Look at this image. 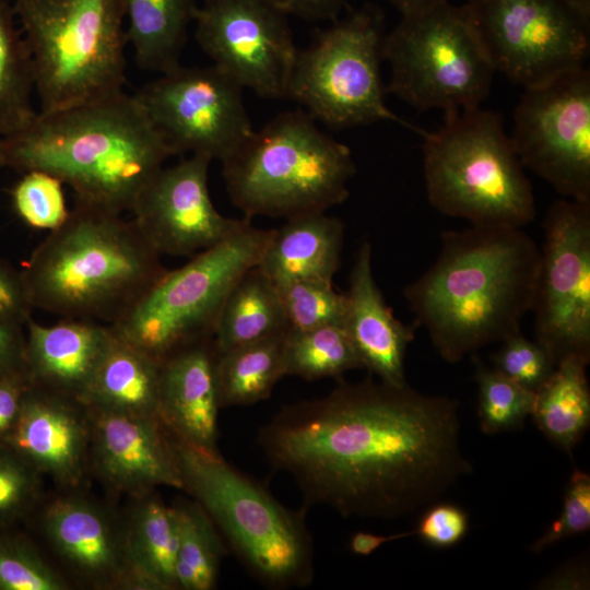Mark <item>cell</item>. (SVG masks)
I'll list each match as a JSON object with an SVG mask.
<instances>
[{
	"label": "cell",
	"mask_w": 590,
	"mask_h": 590,
	"mask_svg": "<svg viewBox=\"0 0 590 590\" xmlns=\"http://www.w3.org/2000/svg\"><path fill=\"white\" fill-rule=\"evenodd\" d=\"M390 67L387 92L417 110L480 107L494 68L465 7L446 2L402 15L382 43Z\"/></svg>",
	"instance_id": "30bf717a"
},
{
	"label": "cell",
	"mask_w": 590,
	"mask_h": 590,
	"mask_svg": "<svg viewBox=\"0 0 590 590\" xmlns=\"http://www.w3.org/2000/svg\"><path fill=\"white\" fill-rule=\"evenodd\" d=\"M415 535V531L397 532L392 534H375L371 532L357 531L350 540V550L353 554L368 556L382 544Z\"/></svg>",
	"instance_id": "7dc6e473"
},
{
	"label": "cell",
	"mask_w": 590,
	"mask_h": 590,
	"mask_svg": "<svg viewBox=\"0 0 590 590\" xmlns=\"http://www.w3.org/2000/svg\"><path fill=\"white\" fill-rule=\"evenodd\" d=\"M172 150L133 95L125 92L52 113H37L0 138V167L42 170L75 192V201L131 211Z\"/></svg>",
	"instance_id": "3957f363"
},
{
	"label": "cell",
	"mask_w": 590,
	"mask_h": 590,
	"mask_svg": "<svg viewBox=\"0 0 590 590\" xmlns=\"http://www.w3.org/2000/svg\"><path fill=\"white\" fill-rule=\"evenodd\" d=\"M15 20L13 5L0 0V138L22 130L37 115L33 60Z\"/></svg>",
	"instance_id": "4dcf8cb0"
},
{
	"label": "cell",
	"mask_w": 590,
	"mask_h": 590,
	"mask_svg": "<svg viewBox=\"0 0 590 590\" xmlns=\"http://www.w3.org/2000/svg\"><path fill=\"white\" fill-rule=\"evenodd\" d=\"M500 349L492 355L493 367L535 392L551 377L556 364L545 349L536 341H530L516 333L502 342Z\"/></svg>",
	"instance_id": "f35d334b"
},
{
	"label": "cell",
	"mask_w": 590,
	"mask_h": 590,
	"mask_svg": "<svg viewBox=\"0 0 590 590\" xmlns=\"http://www.w3.org/2000/svg\"><path fill=\"white\" fill-rule=\"evenodd\" d=\"M126 523L127 551L139 590L177 589L178 517L153 492L137 497Z\"/></svg>",
	"instance_id": "484cf974"
},
{
	"label": "cell",
	"mask_w": 590,
	"mask_h": 590,
	"mask_svg": "<svg viewBox=\"0 0 590 590\" xmlns=\"http://www.w3.org/2000/svg\"><path fill=\"white\" fill-rule=\"evenodd\" d=\"M4 445L40 475L62 487H78L91 457L88 409L79 400L30 382Z\"/></svg>",
	"instance_id": "ffe728a7"
},
{
	"label": "cell",
	"mask_w": 590,
	"mask_h": 590,
	"mask_svg": "<svg viewBox=\"0 0 590 590\" xmlns=\"http://www.w3.org/2000/svg\"><path fill=\"white\" fill-rule=\"evenodd\" d=\"M40 474L0 444V530L25 516L37 503Z\"/></svg>",
	"instance_id": "74e56055"
},
{
	"label": "cell",
	"mask_w": 590,
	"mask_h": 590,
	"mask_svg": "<svg viewBox=\"0 0 590 590\" xmlns=\"http://www.w3.org/2000/svg\"><path fill=\"white\" fill-rule=\"evenodd\" d=\"M401 15L430 9L433 7L450 2V0H389Z\"/></svg>",
	"instance_id": "c3c4849f"
},
{
	"label": "cell",
	"mask_w": 590,
	"mask_h": 590,
	"mask_svg": "<svg viewBox=\"0 0 590 590\" xmlns=\"http://www.w3.org/2000/svg\"><path fill=\"white\" fill-rule=\"evenodd\" d=\"M13 10L32 56L39 113L123 92V0H15Z\"/></svg>",
	"instance_id": "ba28073f"
},
{
	"label": "cell",
	"mask_w": 590,
	"mask_h": 590,
	"mask_svg": "<svg viewBox=\"0 0 590 590\" xmlns=\"http://www.w3.org/2000/svg\"><path fill=\"white\" fill-rule=\"evenodd\" d=\"M30 386L25 373L0 377V444H4L19 416Z\"/></svg>",
	"instance_id": "7bdbcfd3"
},
{
	"label": "cell",
	"mask_w": 590,
	"mask_h": 590,
	"mask_svg": "<svg viewBox=\"0 0 590 590\" xmlns=\"http://www.w3.org/2000/svg\"><path fill=\"white\" fill-rule=\"evenodd\" d=\"M579 357L560 361L551 377L534 392L531 412L538 428L554 445L568 452L590 425V389Z\"/></svg>",
	"instance_id": "f1b7e54d"
},
{
	"label": "cell",
	"mask_w": 590,
	"mask_h": 590,
	"mask_svg": "<svg viewBox=\"0 0 590 590\" xmlns=\"http://www.w3.org/2000/svg\"><path fill=\"white\" fill-rule=\"evenodd\" d=\"M469 529V516L459 506L440 503L427 508L414 529L426 544L447 548L458 544Z\"/></svg>",
	"instance_id": "60d3db41"
},
{
	"label": "cell",
	"mask_w": 590,
	"mask_h": 590,
	"mask_svg": "<svg viewBox=\"0 0 590 590\" xmlns=\"http://www.w3.org/2000/svg\"><path fill=\"white\" fill-rule=\"evenodd\" d=\"M544 241L531 311L535 341L557 365L590 362V202L556 200L543 222Z\"/></svg>",
	"instance_id": "5bb4252c"
},
{
	"label": "cell",
	"mask_w": 590,
	"mask_h": 590,
	"mask_svg": "<svg viewBox=\"0 0 590 590\" xmlns=\"http://www.w3.org/2000/svg\"><path fill=\"white\" fill-rule=\"evenodd\" d=\"M275 285L290 330L343 326L346 298L334 291L332 282L296 280Z\"/></svg>",
	"instance_id": "e575fe53"
},
{
	"label": "cell",
	"mask_w": 590,
	"mask_h": 590,
	"mask_svg": "<svg viewBox=\"0 0 590 590\" xmlns=\"http://www.w3.org/2000/svg\"><path fill=\"white\" fill-rule=\"evenodd\" d=\"M0 530V590H64L67 581L20 535Z\"/></svg>",
	"instance_id": "d590c367"
},
{
	"label": "cell",
	"mask_w": 590,
	"mask_h": 590,
	"mask_svg": "<svg viewBox=\"0 0 590 590\" xmlns=\"http://www.w3.org/2000/svg\"><path fill=\"white\" fill-rule=\"evenodd\" d=\"M459 432L457 401L368 378L282 406L258 441L270 464L295 480L306 508L391 519L472 470Z\"/></svg>",
	"instance_id": "6da1fadb"
},
{
	"label": "cell",
	"mask_w": 590,
	"mask_h": 590,
	"mask_svg": "<svg viewBox=\"0 0 590 590\" xmlns=\"http://www.w3.org/2000/svg\"><path fill=\"white\" fill-rule=\"evenodd\" d=\"M344 223L326 212L286 220L273 234L258 262L274 283L296 280L332 282L341 261Z\"/></svg>",
	"instance_id": "cb8c5ba5"
},
{
	"label": "cell",
	"mask_w": 590,
	"mask_h": 590,
	"mask_svg": "<svg viewBox=\"0 0 590 590\" xmlns=\"http://www.w3.org/2000/svg\"><path fill=\"white\" fill-rule=\"evenodd\" d=\"M440 252L403 294L441 358L458 363L521 332L531 311L540 249L523 228L470 226L440 235Z\"/></svg>",
	"instance_id": "7a4b0ae2"
},
{
	"label": "cell",
	"mask_w": 590,
	"mask_h": 590,
	"mask_svg": "<svg viewBox=\"0 0 590 590\" xmlns=\"http://www.w3.org/2000/svg\"><path fill=\"white\" fill-rule=\"evenodd\" d=\"M427 199L472 226L523 228L536 215L532 185L503 117L480 107L446 113L422 135Z\"/></svg>",
	"instance_id": "52a82bcc"
},
{
	"label": "cell",
	"mask_w": 590,
	"mask_h": 590,
	"mask_svg": "<svg viewBox=\"0 0 590 590\" xmlns=\"http://www.w3.org/2000/svg\"><path fill=\"white\" fill-rule=\"evenodd\" d=\"M357 368L363 367L343 326L288 330L285 335L284 376L306 380L340 378Z\"/></svg>",
	"instance_id": "d6a6232c"
},
{
	"label": "cell",
	"mask_w": 590,
	"mask_h": 590,
	"mask_svg": "<svg viewBox=\"0 0 590 590\" xmlns=\"http://www.w3.org/2000/svg\"><path fill=\"white\" fill-rule=\"evenodd\" d=\"M589 566L586 560L569 563L546 577L539 588L542 589H585L589 588Z\"/></svg>",
	"instance_id": "bcb514c9"
},
{
	"label": "cell",
	"mask_w": 590,
	"mask_h": 590,
	"mask_svg": "<svg viewBox=\"0 0 590 590\" xmlns=\"http://www.w3.org/2000/svg\"><path fill=\"white\" fill-rule=\"evenodd\" d=\"M274 229L251 222L176 270H167L114 324L113 331L154 359L213 339L223 305L258 264Z\"/></svg>",
	"instance_id": "9c48e42d"
},
{
	"label": "cell",
	"mask_w": 590,
	"mask_h": 590,
	"mask_svg": "<svg viewBox=\"0 0 590 590\" xmlns=\"http://www.w3.org/2000/svg\"><path fill=\"white\" fill-rule=\"evenodd\" d=\"M170 438L182 491L206 511L251 577L275 590L309 586L315 568L307 508H286L220 452Z\"/></svg>",
	"instance_id": "5b68a950"
},
{
	"label": "cell",
	"mask_w": 590,
	"mask_h": 590,
	"mask_svg": "<svg viewBox=\"0 0 590 590\" xmlns=\"http://www.w3.org/2000/svg\"><path fill=\"white\" fill-rule=\"evenodd\" d=\"M216 358L209 339L160 362V420L174 438L209 452H219Z\"/></svg>",
	"instance_id": "44dd1931"
},
{
	"label": "cell",
	"mask_w": 590,
	"mask_h": 590,
	"mask_svg": "<svg viewBox=\"0 0 590 590\" xmlns=\"http://www.w3.org/2000/svg\"><path fill=\"white\" fill-rule=\"evenodd\" d=\"M127 43L138 66L166 73L178 66L187 30L193 21L194 0H123Z\"/></svg>",
	"instance_id": "83f0119b"
},
{
	"label": "cell",
	"mask_w": 590,
	"mask_h": 590,
	"mask_svg": "<svg viewBox=\"0 0 590 590\" xmlns=\"http://www.w3.org/2000/svg\"><path fill=\"white\" fill-rule=\"evenodd\" d=\"M133 220L75 201L21 274L34 308L117 322L167 271Z\"/></svg>",
	"instance_id": "277c9868"
},
{
	"label": "cell",
	"mask_w": 590,
	"mask_h": 590,
	"mask_svg": "<svg viewBox=\"0 0 590 590\" xmlns=\"http://www.w3.org/2000/svg\"><path fill=\"white\" fill-rule=\"evenodd\" d=\"M573 1L581 5L582 8L590 10V0H573Z\"/></svg>",
	"instance_id": "681fc988"
},
{
	"label": "cell",
	"mask_w": 590,
	"mask_h": 590,
	"mask_svg": "<svg viewBox=\"0 0 590 590\" xmlns=\"http://www.w3.org/2000/svg\"><path fill=\"white\" fill-rule=\"evenodd\" d=\"M62 181L56 176L31 170L22 174L11 191L12 205L20 219L32 228H58L68 217Z\"/></svg>",
	"instance_id": "8d00e7d4"
},
{
	"label": "cell",
	"mask_w": 590,
	"mask_h": 590,
	"mask_svg": "<svg viewBox=\"0 0 590 590\" xmlns=\"http://www.w3.org/2000/svg\"><path fill=\"white\" fill-rule=\"evenodd\" d=\"M33 309L21 270L0 258V321L25 327Z\"/></svg>",
	"instance_id": "b9f144b4"
},
{
	"label": "cell",
	"mask_w": 590,
	"mask_h": 590,
	"mask_svg": "<svg viewBox=\"0 0 590 590\" xmlns=\"http://www.w3.org/2000/svg\"><path fill=\"white\" fill-rule=\"evenodd\" d=\"M25 371L31 385L83 402L113 341L110 324L63 318L25 324Z\"/></svg>",
	"instance_id": "7402d4cb"
},
{
	"label": "cell",
	"mask_w": 590,
	"mask_h": 590,
	"mask_svg": "<svg viewBox=\"0 0 590 590\" xmlns=\"http://www.w3.org/2000/svg\"><path fill=\"white\" fill-rule=\"evenodd\" d=\"M241 90L214 64H180L133 96L174 155L190 152L222 162L253 132Z\"/></svg>",
	"instance_id": "9a60e30c"
},
{
	"label": "cell",
	"mask_w": 590,
	"mask_h": 590,
	"mask_svg": "<svg viewBox=\"0 0 590 590\" xmlns=\"http://www.w3.org/2000/svg\"><path fill=\"white\" fill-rule=\"evenodd\" d=\"M285 14L310 21H335L349 0H270Z\"/></svg>",
	"instance_id": "f6af8a7d"
},
{
	"label": "cell",
	"mask_w": 590,
	"mask_h": 590,
	"mask_svg": "<svg viewBox=\"0 0 590 590\" xmlns=\"http://www.w3.org/2000/svg\"><path fill=\"white\" fill-rule=\"evenodd\" d=\"M286 333L217 353L221 408L250 405L270 398L276 382L284 377Z\"/></svg>",
	"instance_id": "f546056e"
},
{
	"label": "cell",
	"mask_w": 590,
	"mask_h": 590,
	"mask_svg": "<svg viewBox=\"0 0 590 590\" xmlns=\"http://www.w3.org/2000/svg\"><path fill=\"white\" fill-rule=\"evenodd\" d=\"M290 330L276 285L258 266L231 290L213 334L217 353L281 335Z\"/></svg>",
	"instance_id": "4316f807"
},
{
	"label": "cell",
	"mask_w": 590,
	"mask_h": 590,
	"mask_svg": "<svg viewBox=\"0 0 590 590\" xmlns=\"http://www.w3.org/2000/svg\"><path fill=\"white\" fill-rule=\"evenodd\" d=\"M384 38V16L373 7L337 19L307 48L297 50L286 98L335 128L389 120L423 135L425 130L401 119L385 103Z\"/></svg>",
	"instance_id": "8fae6325"
},
{
	"label": "cell",
	"mask_w": 590,
	"mask_h": 590,
	"mask_svg": "<svg viewBox=\"0 0 590 590\" xmlns=\"http://www.w3.org/2000/svg\"><path fill=\"white\" fill-rule=\"evenodd\" d=\"M475 367L481 429L493 435L521 428L526 417L531 415L534 392L480 359H475Z\"/></svg>",
	"instance_id": "836d02e7"
},
{
	"label": "cell",
	"mask_w": 590,
	"mask_h": 590,
	"mask_svg": "<svg viewBox=\"0 0 590 590\" xmlns=\"http://www.w3.org/2000/svg\"><path fill=\"white\" fill-rule=\"evenodd\" d=\"M286 15L270 0H203L193 17L196 39L243 88L286 98L298 50Z\"/></svg>",
	"instance_id": "2e32d148"
},
{
	"label": "cell",
	"mask_w": 590,
	"mask_h": 590,
	"mask_svg": "<svg viewBox=\"0 0 590 590\" xmlns=\"http://www.w3.org/2000/svg\"><path fill=\"white\" fill-rule=\"evenodd\" d=\"M178 517L177 589L211 590L217 583L225 545L214 522L194 499L174 504Z\"/></svg>",
	"instance_id": "1f68e13d"
},
{
	"label": "cell",
	"mask_w": 590,
	"mask_h": 590,
	"mask_svg": "<svg viewBox=\"0 0 590 590\" xmlns=\"http://www.w3.org/2000/svg\"><path fill=\"white\" fill-rule=\"evenodd\" d=\"M43 532L55 552L84 581L99 589H135L126 524L101 504L76 494L56 497L42 514Z\"/></svg>",
	"instance_id": "d6986e66"
},
{
	"label": "cell",
	"mask_w": 590,
	"mask_h": 590,
	"mask_svg": "<svg viewBox=\"0 0 590 590\" xmlns=\"http://www.w3.org/2000/svg\"><path fill=\"white\" fill-rule=\"evenodd\" d=\"M589 528L590 475L577 469L567 483L558 518L532 543L530 550L541 553L564 539L588 531Z\"/></svg>",
	"instance_id": "ab89813d"
},
{
	"label": "cell",
	"mask_w": 590,
	"mask_h": 590,
	"mask_svg": "<svg viewBox=\"0 0 590 590\" xmlns=\"http://www.w3.org/2000/svg\"><path fill=\"white\" fill-rule=\"evenodd\" d=\"M87 409L90 463L109 486L135 498L157 486L182 491L172 438L160 417Z\"/></svg>",
	"instance_id": "ac0fdd59"
},
{
	"label": "cell",
	"mask_w": 590,
	"mask_h": 590,
	"mask_svg": "<svg viewBox=\"0 0 590 590\" xmlns=\"http://www.w3.org/2000/svg\"><path fill=\"white\" fill-rule=\"evenodd\" d=\"M158 377L160 362L114 332L83 403L94 410L158 417Z\"/></svg>",
	"instance_id": "d4e9b609"
},
{
	"label": "cell",
	"mask_w": 590,
	"mask_h": 590,
	"mask_svg": "<svg viewBox=\"0 0 590 590\" xmlns=\"http://www.w3.org/2000/svg\"><path fill=\"white\" fill-rule=\"evenodd\" d=\"M524 168L565 199L590 202V72L574 69L524 88L510 137Z\"/></svg>",
	"instance_id": "4fadbf2b"
},
{
	"label": "cell",
	"mask_w": 590,
	"mask_h": 590,
	"mask_svg": "<svg viewBox=\"0 0 590 590\" xmlns=\"http://www.w3.org/2000/svg\"><path fill=\"white\" fill-rule=\"evenodd\" d=\"M25 327L0 321V377L25 373Z\"/></svg>",
	"instance_id": "ee69618b"
},
{
	"label": "cell",
	"mask_w": 590,
	"mask_h": 590,
	"mask_svg": "<svg viewBox=\"0 0 590 590\" xmlns=\"http://www.w3.org/2000/svg\"><path fill=\"white\" fill-rule=\"evenodd\" d=\"M211 161L191 154L162 167L138 194L132 220L160 255L193 257L250 223L248 217H226L213 205L208 186Z\"/></svg>",
	"instance_id": "e0dca14e"
},
{
	"label": "cell",
	"mask_w": 590,
	"mask_h": 590,
	"mask_svg": "<svg viewBox=\"0 0 590 590\" xmlns=\"http://www.w3.org/2000/svg\"><path fill=\"white\" fill-rule=\"evenodd\" d=\"M233 203L245 217L326 212L349 197L351 150L304 111L282 113L222 161Z\"/></svg>",
	"instance_id": "8992f818"
},
{
	"label": "cell",
	"mask_w": 590,
	"mask_h": 590,
	"mask_svg": "<svg viewBox=\"0 0 590 590\" xmlns=\"http://www.w3.org/2000/svg\"><path fill=\"white\" fill-rule=\"evenodd\" d=\"M495 70L524 88L585 67L590 10L573 0H467Z\"/></svg>",
	"instance_id": "7c38bea8"
},
{
	"label": "cell",
	"mask_w": 590,
	"mask_h": 590,
	"mask_svg": "<svg viewBox=\"0 0 590 590\" xmlns=\"http://www.w3.org/2000/svg\"><path fill=\"white\" fill-rule=\"evenodd\" d=\"M345 298L343 328L362 367L384 382L406 385L404 358L415 327L399 321L386 304L374 279L368 241H364L356 253Z\"/></svg>",
	"instance_id": "603a6c76"
}]
</instances>
